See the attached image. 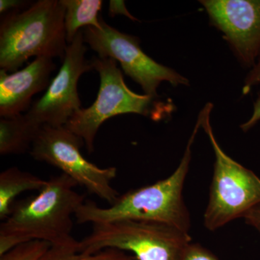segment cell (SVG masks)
Instances as JSON below:
<instances>
[{
	"mask_svg": "<svg viewBox=\"0 0 260 260\" xmlns=\"http://www.w3.org/2000/svg\"><path fill=\"white\" fill-rule=\"evenodd\" d=\"M109 15L111 17L115 16L116 15H125L128 18L133 20H136V18L132 16L126 8L124 2L123 1H110L109 2Z\"/></svg>",
	"mask_w": 260,
	"mask_h": 260,
	"instance_id": "21",
	"label": "cell"
},
{
	"mask_svg": "<svg viewBox=\"0 0 260 260\" xmlns=\"http://www.w3.org/2000/svg\"><path fill=\"white\" fill-rule=\"evenodd\" d=\"M181 260H220L211 251L199 244L191 243Z\"/></svg>",
	"mask_w": 260,
	"mask_h": 260,
	"instance_id": "17",
	"label": "cell"
},
{
	"mask_svg": "<svg viewBox=\"0 0 260 260\" xmlns=\"http://www.w3.org/2000/svg\"><path fill=\"white\" fill-rule=\"evenodd\" d=\"M47 181L11 167L0 174V219L5 220L11 213L15 200L19 194L27 191L42 190Z\"/></svg>",
	"mask_w": 260,
	"mask_h": 260,
	"instance_id": "12",
	"label": "cell"
},
{
	"mask_svg": "<svg viewBox=\"0 0 260 260\" xmlns=\"http://www.w3.org/2000/svg\"><path fill=\"white\" fill-rule=\"evenodd\" d=\"M212 25L223 32L238 60L254 68L260 56V0H202Z\"/></svg>",
	"mask_w": 260,
	"mask_h": 260,
	"instance_id": "10",
	"label": "cell"
},
{
	"mask_svg": "<svg viewBox=\"0 0 260 260\" xmlns=\"http://www.w3.org/2000/svg\"><path fill=\"white\" fill-rule=\"evenodd\" d=\"M191 243L189 233L167 224L119 220L94 224L79 241L78 251L93 254L112 248L130 251L138 260H181Z\"/></svg>",
	"mask_w": 260,
	"mask_h": 260,
	"instance_id": "5",
	"label": "cell"
},
{
	"mask_svg": "<svg viewBox=\"0 0 260 260\" xmlns=\"http://www.w3.org/2000/svg\"><path fill=\"white\" fill-rule=\"evenodd\" d=\"M64 7V29L68 45L78 32L86 27L102 30L99 12L102 9L101 0H61Z\"/></svg>",
	"mask_w": 260,
	"mask_h": 260,
	"instance_id": "14",
	"label": "cell"
},
{
	"mask_svg": "<svg viewBox=\"0 0 260 260\" xmlns=\"http://www.w3.org/2000/svg\"><path fill=\"white\" fill-rule=\"evenodd\" d=\"M75 181L64 174L51 177L36 196L16 202L0 225V256L30 241H44L51 247L78 250L72 237L73 216L85 203L75 191Z\"/></svg>",
	"mask_w": 260,
	"mask_h": 260,
	"instance_id": "1",
	"label": "cell"
},
{
	"mask_svg": "<svg viewBox=\"0 0 260 260\" xmlns=\"http://www.w3.org/2000/svg\"><path fill=\"white\" fill-rule=\"evenodd\" d=\"M23 0H1L0 1V13L1 15L25 9L32 3Z\"/></svg>",
	"mask_w": 260,
	"mask_h": 260,
	"instance_id": "19",
	"label": "cell"
},
{
	"mask_svg": "<svg viewBox=\"0 0 260 260\" xmlns=\"http://www.w3.org/2000/svg\"><path fill=\"white\" fill-rule=\"evenodd\" d=\"M260 84V56L256 63L255 66L252 68V70L249 72V74L246 76L245 81H244V87H243V94L246 95L250 92L251 89L256 85ZM260 101V93L259 98L257 99Z\"/></svg>",
	"mask_w": 260,
	"mask_h": 260,
	"instance_id": "18",
	"label": "cell"
},
{
	"mask_svg": "<svg viewBox=\"0 0 260 260\" xmlns=\"http://www.w3.org/2000/svg\"><path fill=\"white\" fill-rule=\"evenodd\" d=\"M260 119V101H256L255 104H254V114H253L252 116L247 122L245 123V124H243L242 128L245 131H247L250 129V128L252 127L254 124L257 122Z\"/></svg>",
	"mask_w": 260,
	"mask_h": 260,
	"instance_id": "22",
	"label": "cell"
},
{
	"mask_svg": "<svg viewBox=\"0 0 260 260\" xmlns=\"http://www.w3.org/2000/svg\"><path fill=\"white\" fill-rule=\"evenodd\" d=\"M90 61L93 70L100 76L96 100L90 107L81 108L64 126L83 140L89 153L94 151V142L99 128L110 118L136 114L157 119L153 113L155 99L130 90L117 67V61L99 56H94Z\"/></svg>",
	"mask_w": 260,
	"mask_h": 260,
	"instance_id": "6",
	"label": "cell"
},
{
	"mask_svg": "<svg viewBox=\"0 0 260 260\" xmlns=\"http://www.w3.org/2000/svg\"><path fill=\"white\" fill-rule=\"evenodd\" d=\"M200 126L201 121L198 118L184 156L172 175L150 185L119 194L107 208L99 207L92 201L85 202L75 213L76 221L92 225L119 220L156 222L189 234L190 214L183 198V189L190 166L191 145Z\"/></svg>",
	"mask_w": 260,
	"mask_h": 260,
	"instance_id": "2",
	"label": "cell"
},
{
	"mask_svg": "<svg viewBox=\"0 0 260 260\" xmlns=\"http://www.w3.org/2000/svg\"><path fill=\"white\" fill-rule=\"evenodd\" d=\"M61 0H39L25 9L2 15L0 68L18 71L30 57L64 59L68 44Z\"/></svg>",
	"mask_w": 260,
	"mask_h": 260,
	"instance_id": "3",
	"label": "cell"
},
{
	"mask_svg": "<svg viewBox=\"0 0 260 260\" xmlns=\"http://www.w3.org/2000/svg\"><path fill=\"white\" fill-rule=\"evenodd\" d=\"M40 129L30 125L23 114L10 119L1 118L0 155H20L30 152Z\"/></svg>",
	"mask_w": 260,
	"mask_h": 260,
	"instance_id": "13",
	"label": "cell"
},
{
	"mask_svg": "<svg viewBox=\"0 0 260 260\" xmlns=\"http://www.w3.org/2000/svg\"><path fill=\"white\" fill-rule=\"evenodd\" d=\"M83 140L65 126H43L29 153L38 160L61 170L90 194L112 205L119 196L112 186L115 167L100 168L86 160L80 149Z\"/></svg>",
	"mask_w": 260,
	"mask_h": 260,
	"instance_id": "7",
	"label": "cell"
},
{
	"mask_svg": "<svg viewBox=\"0 0 260 260\" xmlns=\"http://www.w3.org/2000/svg\"><path fill=\"white\" fill-rule=\"evenodd\" d=\"M213 104L200 112L201 126L208 135L215 153L209 202L204 214L205 226L210 232L244 215L260 204V179L222 150L210 125Z\"/></svg>",
	"mask_w": 260,
	"mask_h": 260,
	"instance_id": "4",
	"label": "cell"
},
{
	"mask_svg": "<svg viewBox=\"0 0 260 260\" xmlns=\"http://www.w3.org/2000/svg\"><path fill=\"white\" fill-rule=\"evenodd\" d=\"M56 67L52 58L41 56L14 73L0 70L1 118L10 119L28 112L32 96L49 87Z\"/></svg>",
	"mask_w": 260,
	"mask_h": 260,
	"instance_id": "11",
	"label": "cell"
},
{
	"mask_svg": "<svg viewBox=\"0 0 260 260\" xmlns=\"http://www.w3.org/2000/svg\"><path fill=\"white\" fill-rule=\"evenodd\" d=\"M51 244L44 241H30L15 246L0 256V260H40Z\"/></svg>",
	"mask_w": 260,
	"mask_h": 260,
	"instance_id": "16",
	"label": "cell"
},
{
	"mask_svg": "<svg viewBox=\"0 0 260 260\" xmlns=\"http://www.w3.org/2000/svg\"><path fill=\"white\" fill-rule=\"evenodd\" d=\"M244 219L245 223L254 228L260 235V204L248 212L244 215Z\"/></svg>",
	"mask_w": 260,
	"mask_h": 260,
	"instance_id": "20",
	"label": "cell"
},
{
	"mask_svg": "<svg viewBox=\"0 0 260 260\" xmlns=\"http://www.w3.org/2000/svg\"><path fill=\"white\" fill-rule=\"evenodd\" d=\"M40 260H138L133 254L119 249H103L93 254L79 252L77 249L51 247Z\"/></svg>",
	"mask_w": 260,
	"mask_h": 260,
	"instance_id": "15",
	"label": "cell"
},
{
	"mask_svg": "<svg viewBox=\"0 0 260 260\" xmlns=\"http://www.w3.org/2000/svg\"><path fill=\"white\" fill-rule=\"evenodd\" d=\"M87 51L83 30H80L67 47L61 68L46 93L23 114L30 125L38 129L45 125L64 126L81 109L78 82L82 75L93 70L91 61L85 57Z\"/></svg>",
	"mask_w": 260,
	"mask_h": 260,
	"instance_id": "9",
	"label": "cell"
},
{
	"mask_svg": "<svg viewBox=\"0 0 260 260\" xmlns=\"http://www.w3.org/2000/svg\"><path fill=\"white\" fill-rule=\"evenodd\" d=\"M100 22L102 30L93 26L82 29L85 44L97 53L99 57L112 58L119 61L124 73L139 84L145 95L158 98L157 89L164 81L174 87L189 85L185 77L147 55L140 47L138 37L116 30L101 16Z\"/></svg>",
	"mask_w": 260,
	"mask_h": 260,
	"instance_id": "8",
	"label": "cell"
}]
</instances>
